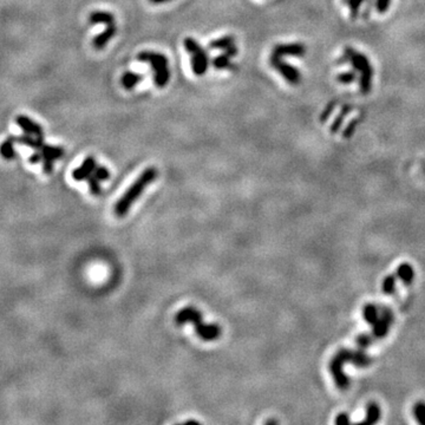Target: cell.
I'll return each mask as SVG.
<instances>
[{"mask_svg": "<svg viewBox=\"0 0 425 425\" xmlns=\"http://www.w3.org/2000/svg\"><path fill=\"white\" fill-rule=\"evenodd\" d=\"M157 175H159V171L156 168L150 167L145 169L143 173L136 179V181L127 189V191L122 195L121 199L116 202L115 207H113V212H115L116 216H125L133 203L143 194L145 188L155 181Z\"/></svg>", "mask_w": 425, "mask_h": 425, "instance_id": "cell-1", "label": "cell"}, {"mask_svg": "<svg viewBox=\"0 0 425 425\" xmlns=\"http://www.w3.org/2000/svg\"><path fill=\"white\" fill-rule=\"evenodd\" d=\"M175 322L177 326H183L186 324H191L194 326L197 337H200L203 342H214L215 339L220 338L222 330L220 325L216 324H203L202 314L199 310L194 307H185L176 313Z\"/></svg>", "mask_w": 425, "mask_h": 425, "instance_id": "cell-2", "label": "cell"}, {"mask_svg": "<svg viewBox=\"0 0 425 425\" xmlns=\"http://www.w3.org/2000/svg\"><path fill=\"white\" fill-rule=\"evenodd\" d=\"M346 362H351L356 365L359 366H368L371 364V358L366 356L363 351H348V350H342L337 353V356L333 358L331 363V371L333 373L334 379H336L337 385L339 386V389L346 390L350 385V381H348L346 375L343 373V364Z\"/></svg>", "mask_w": 425, "mask_h": 425, "instance_id": "cell-3", "label": "cell"}, {"mask_svg": "<svg viewBox=\"0 0 425 425\" xmlns=\"http://www.w3.org/2000/svg\"><path fill=\"white\" fill-rule=\"evenodd\" d=\"M138 62L149 63L154 71V81L159 89H163L170 80V70L167 57L159 52L142 51L137 54Z\"/></svg>", "mask_w": 425, "mask_h": 425, "instance_id": "cell-4", "label": "cell"}, {"mask_svg": "<svg viewBox=\"0 0 425 425\" xmlns=\"http://www.w3.org/2000/svg\"><path fill=\"white\" fill-rule=\"evenodd\" d=\"M343 62H351L353 68L360 72V75H362L360 76V91L363 94H368V92L371 91V81L373 71H372L371 64H370L368 58L356 50H353L352 48H346L345 59H343L342 63Z\"/></svg>", "mask_w": 425, "mask_h": 425, "instance_id": "cell-5", "label": "cell"}, {"mask_svg": "<svg viewBox=\"0 0 425 425\" xmlns=\"http://www.w3.org/2000/svg\"><path fill=\"white\" fill-rule=\"evenodd\" d=\"M186 51L191 54V70L196 76H203L209 68V54L194 38L187 37L183 42Z\"/></svg>", "mask_w": 425, "mask_h": 425, "instance_id": "cell-6", "label": "cell"}, {"mask_svg": "<svg viewBox=\"0 0 425 425\" xmlns=\"http://www.w3.org/2000/svg\"><path fill=\"white\" fill-rule=\"evenodd\" d=\"M269 62H270V65H272L273 68H274L276 71H278L279 74H280L282 77L288 81V83L292 84V85H298V84L300 83L301 75L300 72H299V70L295 69L292 65H290L288 63L284 62L281 57L272 54Z\"/></svg>", "mask_w": 425, "mask_h": 425, "instance_id": "cell-7", "label": "cell"}, {"mask_svg": "<svg viewBox=\"0 0 425 425\" xmlns=\"http://www.w3.org/2000/svg\"><path fill=\"white\" fill-rule=\"evenodd\" d=\"M42 153L43 155V163H44V171L45 174H50L53 168L54 159H60L64 155L63 148L60 147H52V145L44 144L42 149L38 150Z\"/></svg>", "mask_w": 425, "mask_h": 425, "instance_id": "cell-8", "label": "cell"}, {"mask_svg": "<svg viewBox=\"0 0 425 425\" xmlns=\"http://www.w3.org/2000/svg\"><path fill=\"white\" fill-rule=\"evenodd\" d=\"M306 53V48L305 45L299 44V43H293V44H279L273 48L272 54L278 57L285 56H292V57H302Z\"/></svg>", "mask_w": 425, "mask_h": 425, "instance_id": "cell-9", "label": "cell"}, {"mask_svg": "<svg viewBox=\"0 0 425 425\" xmlns=\"http://www.w3.org/2000/svg\"><path fill=\"white\" fill-rule=\"evenodd\" d=\"M96 167H97V162H96L95 157L88 156L84 159V162L81 163L80 167L76 168L75 170L72 171V177H74L75 181L78 182L86 181V179L94 174Z\"/></svg>", "mask_w": 425, "mask_h": 425, "instance_id": "cell-10", "label": "cell"}, {"mask_svg": "<svg viewBox=\"0 0 425 425\" xmlns=\"http://www.w3.org/2000/svg\"><path fill=\"white\" fill-rule=\"evenodd\" d=\"M381 316L379 317V320L377 321V324L373 325V334L377 338H381L385 336L389 332V327L391 325V322L394 321V317L392 313L390 312L388 308H381Z\"/></svg>", "mask_w": 425, "mask_h": 425, "instance_id": "cell-11", "label": "cell"}, {"mask_svg": "<svg viewBox=\"0 0 425 425\" xmlns=\"http://www.w3.org/2000/svg\"><path fill=\"white\" fill-rule=\"evenodd\" d=\"M17 124L24 130L25 133L27 135L36 136V137H43V129L39 124L36 123L34 121H32L31 118L26 117V116H18L16 119Z\"/></svg>", "mask_w": 425, "mask_h": 425, "instance_id": "cell-12", "label": "cell"}, {"mask_svg": "<svg viewBox=\"0 0 425 425\" xmlns=\"http://www.w3.org/2000/svg\"><path fill=\"white\" fill-rule=\"evenodd\" d=\"M116 33H117V27H116V25L115 24L109 25L106 30L102 32V33L97 34V36L94 38V40H92V45H94L96 50H102V49L106 48L107 43H109L110 40L116 36Z\"/></svg>", "mask_w": 425, "mask_h": 425, "instance_id": "cell-13", "label": "cell"}, {"mask_svg": "<svg viewBox=\"0 0 425 425\" xmlns=\"http://www.w3.org/2000/svg\"><path fill=\"white\" fill-rule=\"evenodd\" d=\"M89 23L92 25L104 24L106 26L115 24V17L110 12H104V11H95L89 16Z\"/></svg>", "mask_w": 425, "mask_h": 425, "instance_id": "cell-14", "label": "cell"}, {"mask_svg": "<svg viewBox=\"0 0 425 425\" xmlns=\"http://www.w3.org/2000/svg\"><path fill=\"white\" fill-rule=\"evenodd\" d=\"M143 75L137 74V72L128 71L122 76L121 78V84L125 90H133L139 81L143 80Z\"/></svg>", "mask_w": 425, "mask_h": 425, "instance_id": "cell-15", "label": "cell"}, {"mask_svg": "<svg viewBox=\"0 0 425 425\" xmlns=\"http://www.w3.org/2000/svg\"><path fill=\"white\" fill-rule=\"evenodd\" d=\"M233 45H235L234 37L225 36V37L219 38V39H215V40H212V42H211V44H209V48H211L212 50L226 51L227 49H229Z\"/></svg>", "mask_w": 425, "mask_h": 425, "instance_id": "cell-16", "label": "cell"}, {"mask_svg": "<svg viewBox=\"0 0 425 425\" xmlns=\"http://www.w3.org/2000/svg\"><path fill=\"white\" fill-rule=\"evenodd\" d=\"M379 417H380L379 406L372 401V403H370L368 405V417H366L365 421L360 422V423L358 424H369V425L374 424L379 421Z\"/></svg>", "mask_w": 425, "mask_h": 425, "instance_id": "cell-17", "label": "cell"}, {"mask_svg": "<svg viewBox=\"0 0 425 425\" xmlns=\"http://www.w3.org/2000/svg\"><path fill=\"white\" fill-rule=\"evenodd\" d=\"M397 276L405 285H410L413 280V269L409 264H401L397 269Z\"/></svg>", "mask_w": 425, "mask_h": 425, "instance_id": "cell-18", "label": "cell"}, {"mask_svg": "<svg viewBox=\"0 0 425 425\" xmlns=\"http://www.w3.org/2000/svg\"><path fill=\"white\" fill-rule=\"evenodd\" d=\"M351 110H352V106H343L342 112L339 113V116H338V117L336 119H334L333 124L331 125L330 130H331L332 133H338V130H339L340 127H342L343 121H344V118L346 117V116H347V113L351 112Z\"/></svg>", "mask_w": 425, "mask_h": 425, "instance_id": "cell-19", "label": "cell"}, {"mask_svg": "<svg viewBox=\"0 0 425 425\" xmlns=\"http://www.w3.org/2000/svg\"><path fill=\"white\" fill-rule=\"evenodd\" d=\"M364 317H365V320L370 324L375 325L378 320H379L378 308L374 305H366L365 308H364Z\"/></svg>", "mask_w": 425, "mask_h": 425, "instance_id": "cell-20", "label": "cell"}, {"mask_svg": "<svg viewBox=\"0 0 425 425\" xmlns=\"http://www.w3.org/2000/svg\"><path fill=\"white\" fill-rule=\"evenodd\" d=\"M231 58L227 53L220 54V56L215 57L214 59H212V66H214L216 70H223V69H228L231 68L232 63H231Z\"/></svg>", "mask_w": 425, "mask_h": 425, "instance_id": "cell-21", "label": "cell"}, {"mask_svg": "<svg viewBox=\"0 0 425 425\" xmlns=\"http://www.w3.org/2000/svg\"><path fill=\"white\" fill-rule=\"evenodd\" d=\"M13 143L14 141L12 139V137L7 138L6 141L4 142L1 145H0V154H1L2 157H5V159H13L14 156H16V153H14V148H13Z\"/></svg>", "mask_w": 425, "mask_h": 425, "instance_id": "cell-22", "label": "cell"}, {"mask_svg": "<svg viewBox=\"0 0 425 425\" xmlns=\"http://www.w3.org/2000/svg\"><path fill=\"white\" fill-rule=\"evenodd\" d=\"M86 181L89 183V187H90V191H91L92 195H101L102 194V188L100 185V180L96 179V176L92 174L91 176H89L88 179H86Z\"/></svg>", "mask_w": 425, "mask_h": 425, "instance_id": "cell-23", "label": "cell"}, {"mask_svg": "<svg viewBox=\"0 0 425 425\" xmlns=\"http://www.w3.org/2000/svg\"><path fill=\"white\" fill-rule=\"evenodd\" d=\"M413 412H415L416 418H417L418 423L425 424V403L423 401H418L413 407Z\"/></svg>", "mask_w": 425, "mask_h": 425, "instance_id": "cell-24", "label": "cell"}, {"mask_svg": "<svg viewBox=\"0 0 425 425\" xmlns=\"http://www.w3.org/2000/svg\"><path fill=\"white\" fill-rule=\"evenodd\" d=\"M395 284H396V275H389L384 279L383 291L385 292V294L395 293Z\"/></svg>", "mask_w": 425, "mask_h": 425, "instance_id": "cell-25", "label": "cell"}, {"mask_svg": "<svg viewBox=\"0 0 425 425\" xmlns=\"http://www.w3.org/2000/svg\"><path fill=\"white\" fill-rule=\"evenodd\" d=\"M346 1H347L348 7H350L352 19H356L358 14H359V7L362 6V4L365 0H346Z\"/></svg>", "mask_w": 425, "mask_h": 425, "instance_id": "cell-26", "label": "cell"}, {"mask_svg": "<svg viewBox=\"0 0 425 425\" xmlns=\"http://www.w3.org/2000/svg\"><path fill=\"white\" fill-rule=\"evenodd\" d=\"M94 175L96 176V179L100 180L101 182L107 181V180L110 179V173L109 170H107V168L106 167H101V165H97L94 171Z\"/></svg>", "mask_w": 425, "mask_h": 425, "instance_id": "cell-27", "label": "cell"}, {"mask_svg": "<svg viewBox=\"0 0 425 425\" xmlns=\"http://www.w3.org/2000/svg\"><path fill=\"white\" fill-rule=\"evenodd\" d=\"M337 80L343 84H350L352 81L356 80V74H354V72H345V74L338 76Z\"/></svg>", "mask_w": 425, "mask_h": 425, "instance_id": "cell-28", "label": "cell"}, {"mask_svg": "<svg viewBox=\"0 0 425 425\" xmlns=\"http://www.w3.org/2000/svg\"><path fill=\"white\" fill-rule=\"evenodd\" d=\"M390 4H391V0H377L375 7L379 13H385L389 10Z\"/></svg>", "mask_w": 425, "mask_h": 425, "instance_id": "cell-29", "label": "cell"}, {"mask_svg": "<svg viewBox=\"0 0 425 425\" xmlns=\"http://www.w3.org/2000/svg\"><path fill=\"white\" fill-rule=\"evenodd\" d=\"M334 107H336V103H328V106H326V109L322 111L321 116H320V121L325 122L326 119L330 117V115L332 113V111L334 110Z\"/></svg>", "mask_w": 425, "mask_h": 425, "instance_id": "cell-30", "label": "cell"}, {"mask_svg": "<svg viewBox=\"0 0 425 425\" xmlns=\"http://www.w3.org/2000/svg\"><path fill=\"white\" fill-rule=\"evenodd\" d=\"M358 121H359V119H353V121H352L351 123L348 124V127L346 128V130H345V133H344V137L345 138L351 137L352 133H353L354 130H356V128H357V125H358Z\"/></svg>", "mask_w": 425, "mask_h": 425, "instance_id": "cell-31", "label": "cell"}, {"mask_svg": "<svg viewBox=\"0 0 425 425\" xmlns=\"http://www.w3.org/2000/svg\"><path fill=\"white\" fill-rule=\"evenodd\" d=\"M357 343H358V345H359L360 348H365L366 346H369L370 343H371V337L365 336V334H364V336H360L359 338H358Z\"/></svg>", "mask_w": 425, "mask_h": 425, "instance_id": "cell-32", "label": "cell"}, {"mask_svg": "<svg viewBox=\"0 0 425 425\" xmlns=\"http://www.w3.org/2000/svg\"><path fill=\"white\" fill-rule=\"evenodd\" d=\"M351 421L348 418V416L346 413H340L336 419V424L338 425H344V424H350Z\"/></svg>", "mask_w": 425, "mask_h": 425, "instance_id": "cell-33", "label": "cell"}, {"mask_svg": "<svg viewBox=\"0 0 425 425\" xmlns=\"http://www.w3.org/2000/svg\"><path fill=\"white\" fill-rule=\"evenodd\" d=\"M42 161H43V155H42V153H40V151H37L36 154H33V155L30 157L31 163H38V162H42Z\"/></svg>", "mask_w": 425, "mask_h": 425, "instance_id": "cell-34", "label": "cell"}, {"mask_svg": "<svg viewBox=\"0 0 425 425\" xmlns=\"http://www.w3.org/2000/svg\"><path fill=\"white\" fill-rule=\"evenodd\" d=\"M238 48L235 45H233V46H231V48L229 49H227V50L225 51V53H227L228 54L229 57H234V56H237L238 54Z\"/></svg>", "mask_w": 425, "mask_h": 425, "instance_id": "cell-35", "label": "cell"}, {"mask_svg": "<svg viewBox=\"0 0 425 425\" xmlns=\"http://www.w3.org/2000/svg\"><path fill=\"white\" fill-rule=\"evenodd\" d=\"M151 2H154V4H162V2L169 1V0H150Z\"/></svg>", "mask_w": 425, "mask_h": 425, "instance_id": "cell-36", "label": "cell"}]
</instances>
